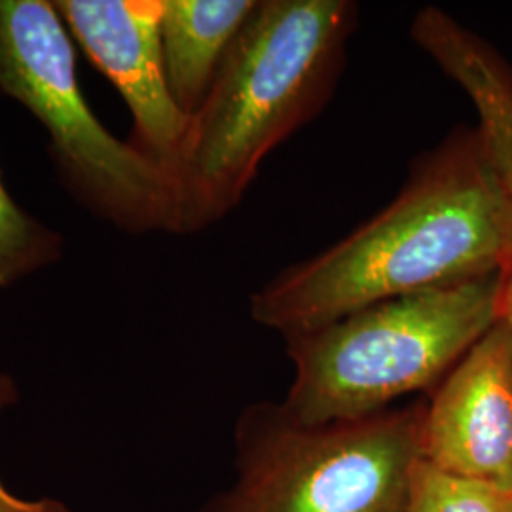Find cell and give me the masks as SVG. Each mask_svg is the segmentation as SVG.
<instances>
[{"label":"cell","mask_w":512,"mask_h":512,"mask_svg":"<svg viewBox=\"0 0 512 512\" xmlns=\"http://www.w3.org/2000/svg\"><path fill=\"white\" fill-rule=\"evenodd\" d=\"M511 247L505 175L478 126L456 128L384 211L256 291L251 315L287 338L387 298L501 274Z\"/></svg>","instance_id":"obj_1"},{"label":"cell","mask_w":512,"mask_h":512,"mask_svg":"<svg viewBox=\"0 0 512 512\" xmlns=\"http://www.w3.org/2000/svg\"><path fill=\"white\" fill-rule=\"evenodd\" d=\"M357 21L349 0H260L190 118L175 179L183 236L238 207L264 158L329 101Z\"/></svg>","instance_id":"obj_2"},{"label":"cell","mask_w":512,"mask_h":512,"mask_svg":"<svg viewBox=\"0 0 512 512\" xmlns=\"http://www.w3.org/2000/svg\"><path fill=\"white\" fill-rule=\"evenodd\" d=\"M501 274L403 294L287 336L283 408L308 425L357 420L429 395L499 321Z\"/></svg>","instance_id":"obj_3"},{"label":"cell","mask_w":512,"mask_h":512,"mask_svg":"<svg viewBox=\"0 0 512 512\" xmlns=\"http://www.w3.org/2000/svg\"><path fill=\"white\" fill-rule=\"evenodd\" d=\"M0 95L37 118L59 181L84 209L131 236H183L173 171L95 116L52 0H0Z\"/></svg>","instance_id":"obj_4"},{"label":"cell","mask_w":512,"mask_h":512,"mask_svg":"<svg viewBox=\"0 0 512 512\" xmlns=\"http://www.w3.org/2000/svg\"><path fill=\"white\" fill-rule=\"evenodd\" d=\"M425 401L308 425L281 403L236 421V476L200 512H404Z\"/></svg>","instance_id":"obj_5"},{"label":"cell","mask_w":512,"mask_h":512,"mask_svg":"<svg viewBox=\"0 0 512 512\" xmlns=\"http://www.w3.org/2000/svg\"><path fill=\"white\" fill-rule=\"evenodd\" d=\"M80 50L126 101L129 143L173 171L190 118L169 92L162 55V0H52Z\"/></svg>","instance_id":"obj_6"},{"label":"cell","mask_w":512,"mask_h":512,"mask_svg":"<svg viewBox=\"0 0 512 512\" xmlns=\"http://www.w3.org/2000/svg\"><path fill=\"white\" fill-rule=\"evenodd\" d=\"M421 459L512 490V338L501 319L425 401Z\"/></svg>","instance_id":"obj_7"},{"label":"cell","mask_w":512,"mask_h":512,"mask_svg":"<svg viewBox=\"0 0 512 512\" xmlns=\"http://www.w3.org/2000/svg\"><path fill=\"white\" fill-rule=\"evenodd\" d=\"M258 0H162V55L169 92L192 118Z\"/></svg>","instance_id":"obj_8"},{"label":"cell","mask_w":512,"mask_h":512,"mask_svg":"<svg viewBox=\"0 0 512 512\" xmlns=\"http://www.w3.org/2000/svg\"><path fill=\"white\" fill-rule=\"evenodd\" d=\"M63 249V236L23 209L0 173V289L59 262Z\"/></svg>","instance_id":"obj_9"},{"label":"cell","mask_w":512,"mask_h":512,"mask_svg":"<svg viewBox=\"0 0 512 512\" xmlns=\"http://www.w3.org/2000/svg\"><path fill=\"white\" fill-rule=\"evenodd\" d=\"M467 95L478 112V128L492 148L512 194V74H484L471 84ZM499 319L512 338V247L501 270Z\"/></svg>","instance_id":"obj_10"},{"label":"cell","mask_w":512,"mask_h":512,"mask_svg":"<svg viewBox=\"0 0 512 512\" xmlns=\"http://www.w3.org/2000/svg\"><path fill=\"white\" fill-rule=\"evenodd\" d=\"M404 512H512V490L444 473L420 459Z\"/></svg>","instance_id":"obj_11"},{"label":"cell","mask_w":512,"mask_h":512,"mask_svg":"<svg viewBox=\"0 0 512 512\" xmlns=\"http://www.w3.org/2000/svg\"><path fill=\"white\" fill-rule=\"evenodd\" d=\"M19 401L16 380L0 370V418ZM0 512H73L61 499L55 497H21L10 492L0 480Z\"/></svg>","instance_id":"obj_12"}]
</instances>
